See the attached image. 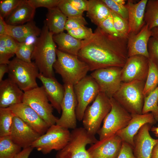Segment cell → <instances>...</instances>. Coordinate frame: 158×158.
Instances as JSON below:
<instances>
[{"label": "cell", "instance_id": "10", "mask_svg": "<svg viewBox=\"0 0 158 158\" xmlns=\"http://www.w3.org/2000/svg\"><path fill=\"white\" fill-rule=\"evenodd\" d=\"M22 102L32 108L49 127L56 124L59 118L53 115V108L42 86L24 92Z\"/></svg>", "mask_w": 158, "mask_h": 158}, {"label": "cell", "instance_id": "2", "mask_svg": "<svg viewBox=\"0 0 158 158\" xmlns=\"http://www.w3.org/2000/svg\"><path fill=\"white\" fill-rule=\"evenodd\" d=\"M53 35L45 21L35 43L32 56L39 72L48 77H54L53 66L56 60L57 49Z\"/></svg>", "mask_w": 158, "mask_h": 158}, {"label": "cell", "instance_id": "21", "mask_svg": "<svg viewBox=\"0 0 158 158\" xmlns=\"http://www.w3.org/2000/svg\"><path fill=\"white\" fill-rule=\"evenodd\" d=\"M37 78L41 82L47 98L53 108L60 114L65 92L63 85L60 84L54 77H46L39 73Z\"/></svg>", "mask_w": 158, "mask_h": 158}, {"label": "cell", "instance_id": "28", "mask_svg": "<svg viewBox=\"0 0 158 158\" xmlns=\"http://www.w3.org/2000/svg\"><path fill=\"white\" fill-rule=\"evenodd\" d=\"M45 22L50 32L55 35L63 32L67 17L58 6L48 9Z\"/></svg>", "mask_w": 158, "mask_h": 158}, {"label": "cell", "instance_id": "30", "mask_svg": "<svg viewBox=\"0 0 158 158\" xmlns=\"http://www.w3.org/2000/svg\"><path fill=\"white\" fill-rule=\"evenodd\" d=\"M144 20L151 30L158 26V0H148Z\"/></svg>", "mask_w": 158, "mask_h": 158}, {"label": "cell", "instance_id": "18", "mask_svg": "<svg viewBox=\"0 0 158 158\" xmlns=\"http://www.w3.org/2000/svg\"><path fill=\"white\" fill-rule=\"evenodd\" d=\"M131 118L128 125L116 134L123 141L134 147V138L140 128L145 124H155L157 122L151 113L144 114H132Z\"/></svg>", "mask_w": 158, "mask_h": 158}, {"label": "cell", "instance_id": "50", "mask_svg": "<svg viewBox=\"0 0 158 158\" xmlns=\"http://www.w3.org/2000/svg\"><path fill=\"white\" fill-rule=\"evenodd\" d=\"M8 66L7 64H0V82L2 80L3 77L5 73H8Z\"/></svg>", "mask_w": 158, "mask_h": 158}, {"label": "cell", "instance_id": "7", "mask_svg": "<svg viewBox=\"0 0 158 158\" xmlns=\"http://www.w3.org/2000/svg\"><path fill=\"white\" fill-rule=\"evenodd\" d=\"M97 140L95 135L89 134L83 127L76 128L71 132L69 141L58 151L55 158H90L86 146Z\"/></svg>", "mask_w": 158, "mask_h": 158}, {"label": "cell", "instance_id": "53", "mask_svg": "<svg viewBox=\"0 0 158 158\" xmlns=\"http://www.w3.org/2000/svg\"><path fill=\"white\" fill-rule=\"evenodd\" d=\"M151 130L154 133L155 136L158 137V126L157 127L153 126L151 127Z\"/></svg>", "mask_w": 158, "mask_h": 158}, {"label": "cell", "instance_id": "52", "mask_svg": "<svg viewBox=\"0 0 158 158\" xmlns=\"http://www.w3.org/2000/svg\"><path fill=\"white\" fill-rule=\"evenodd\" d=\"M151 31L152 37L158 39V26L153 28Z\"/></svg>", "mask_w": 158, "mask_h": 158}, {"label": "cell", "instance_id": "4", "mask_svg": "<svg viewBox=\"0 0 158 158\" xmlns=\"http://www.w3.org/2000/svg\"><path fill=\"white\" fill-rule=\"evenodd\" d=\"M145 81L122 83L113 97L131 114H142Z\"/></svg>", "mask_w": 158, "mask_h": 158}, {"label": "cell", "instance_id": "33", "mask_svg": "<svg viewBox=\"0 0 158 158\" xmlns=\"http://www.w3.org/2000/svg\"><path fill=\"white\" fill-rule=\"evenodd\" d=\"M15 116L8 107L0 108V137L9 136Z\"/></svg>", "mask_w": 158, "mask_h": 158}, {"label": "cell", "instance_id": "31", "mask_svg": "<svg viewBox=\"0 0 158 158\" xmlns=\"http://www.w3.org/2000/svg\"><path fill=\"white\" fill-rule=\"evenodd\" d=\"M158 85V68L149 59V69L143 90L145 97L153 91Z\"/></svg>", "mask_w": 158, "mask_h": 158}, {"label": "cell", "instance_id": "36", "mask_svg": "<svg viewBox=\"0 0 158 158\" xmlns=\"http://www.w3.org/2000/svg\"><path fill=\"white\" fill-rule=\"evenodd\" d=\"M22 0L0 1V16L3 18L8 16L19 5Z\"/></svg>", "mask_w": 158, "mask_h": 158}, {"label": "cell", "instance_id": "23", "mask_svg": "<svg viewBox=\"0 0 158 158\" xmlns=\"http://www.w3.org/2000/svg\"><path fill=\"white\" fill-rule=\"evenodd\" d=\"M147 1L141 0L134 3L132 0H128L125 5L128 12V34L138 33L145 24L144 14Z\"/></svg>", "mask_w": 158, "mask_h": 158}, {"label": "cell", "instance_id": "17", "mask_svg": "<svg viewBox=\"0 0 158 158\" xmlns=\"http://www.w3.org/2000/svg\"><path fill=\"white\" fill-rule=\"evenodd\" d=\"M8 108L15 116L41 135L45 133L49 127L32 108L25 103L22 102Z\"/></svg>", "mask_w": 158, "mask_h": 158}, {"label": "cell", "instance_id": "15", "mask_svg": "<svg viewBox=\"0 0 158 158\" xmlns=\"http://www.w3.org/2000/svg\"><path fill=\"white\" fill-rule=\"evenodd\" d=\"M123 141L115 134L105 139L97 140L87 150L90 158H117Z\"/></svg>", "mask_w": 158, "mask_h": 158}, {"label": "cell", "instance_id": "46", "mask_svg": "<svg viewBox=\"0 0 158 158\" xmlns=\"http://www.w3.org/2000/svg\"><path fill=\"white\" fill-rule=\"evenodd\" d=\"M0 36L3 37L5 46L7 49L11 53L15 54L18 42L8 35H4Z\"/></svg>", "mask_w": 158, "mask_h": 158}, {"label": "cell", "instance_id": "24", "mask_svg": "<svg viewBox=\"0 0 158 158\" xmlns=\"http://www.w3.org/2000/svg\"><path fill=\"white\" fill-rule=\"evenodd\" d=\"M35 9L28 0H22L19 5L5 18V20L9 25L25 24L33 20Z\"/></svg>", "mask_w": 158, "mask_h": 158}, {"label": "cell", "instance_id": "35", "mask_svg": "<svg viewBox=\"0 0 158 158\" xmlns=\"http://www.w3.org/2000/svg\"><path fill=\"white\" fill-rule=\"evenodd\" d=\"M114 28L122 37L127 38L128 34V21L111 11Z\"/></svg>", "mask_w": 158, "mask_h": 158}, {"label": "cell", "instance_id": "29", "mask_svg": "<svg viewBox=\"0 0 158 158\" xmlns=\"http://www.w3.org/2000/svg\"><path fill=\"white\" fill-rule=\"evenodd\" d=\"M21 148L9 136L0 137V158H14L21 151Z\"/></svg>", "mask_w": 158, "mask_h": 158}, {"label": "cell", "instance_id": "5", "mask_svg": "<svg viewBox=\"0 0 158 158\" xmlns=\"http://www.w3.org/2000/svg\"><path fill=\"white\" fill-rule=\"evenodd\" d=\"M8 78L24 92L38 87L36 78L39 73L34 62H28L16 57L8 64Z\"/></svg>", "mask_w": 158, "mask_h": 158}, {"label": "cell", "instance_id": "19", "mask_svg": "<svg viewBox=\"0 0 158 158\" xmlns=\"http://www.w3.org/2000/svg\"><path fill=\"white\" fill-rule=\"evenodd\" d=\"M152 33L145 24L138 33L128 34L127 37L128 57L140 55L149 59L148 44Z\"/></svg>", "mask_w": 158, "mask_h": 158}, {"label": "cell", "instance_id": "47", "mask_svg": "<svg viewBox=\"0 0 158 158\" xmlns=\"http://www.w3.org/2000/svg\"><path fill=\"white\" fill-rule=\"evenodd\" d=\"M76 9L81 12L87 11L88 1L86 0H68Z\"/></svg>", "mask_w": 158, "mask_h": 158}, {"label": "cell", "instance_id": "11", "mask_svg": "<svg viewBox=\"0 0 158 158\" xmlns=\"http://www.w3.org/2000/svg\"><path fill=\"white\" fill-rule=\"evenodd\" d=\"M77 104L76 109L77 120L82 121L85 111L100 92L99 86L90 75H86L73 85Z\"/></svg>", "mask_w": 158, "mask_h": 158}, {"label": "cell", "instance_id": "42", "mask_svg": "<svg viewBox=\"0 0 158 158\" xmlns=\"http://www.w3.org/2000/svg\"><path fill=\"white\" fill-rule=\"evenodd\" d=\"M98 26L110 35L116 37H123L120 35L114 28L111 14Z\"/></svg>", "mask_w": 158, "mask_h": 158}, {"label": "cell", "instance_id": "48", "mask_svg": "<svg viewBox=\"0 0 158 158\" xmlns=\"http://www.w3.org/2000/svg\"><path fill=\"white\" fill-rule=\"evenodd\" d=\"M33 149L31 146L23 149L14 158H28Z\"/></svg>", "mask_w": 158, "mask_h": 158}, {"label": "cell", "instance_id": "26", "mask_svg": "<svg viewBox=\"0 0 158 158\" xmlns=\"http://www.w3.org/2000/svg\"><path fill=\"white\" fill-rule=\"evenodd\" d=\"M53 39L59 50L70 54L77 56L82 45V40L77 39L68 33L64 32L54 35Z\"/></svg>", "mask_w": 158, "mask_h": 158}, {"label": "cell", "instance_id": "34", "mask_svg": "<svg viewBox=\"0 0 158 158\" xmlns=\"http://www.w3.org/2000/svg\"><path fill=\"white\" fill-rule=\"evenodd\" d=\"M34 44L25 42L18 43L15 54L17 58L28 62H31Z\"/></svg>", "mask_w": 158, "mask_h": 158}, {"label": "cell", "instance_id": "1", "mask_svg": "<svg viewBox=\"0 0 158 158\" xmlns=\"http://www.w3.org/2000/svg\"><path fill=\"white\" fill-rule=\"evenodd\" d=\"M127 38L116 37L97 26L92 35L82 40L78 56L90 71L112 67L122 68L128 57Z\"/></svg>", "mask_w": 158, "mask_h": 158}, {"label": "cell", "instance_id": "8", "mask_svg": "<svg viewBox=\"0 0 158 158\" xmlns=\"http://www.w3.org/2000/svg\"><path fill=\"white\" fill-rule=\"evenodd\" d=\"M111 109L103 120L102 126L97 132L99 140L115 135L125 128L131 118V115L113 97L110 98Z\"/></svg>", "mask_w": 158, "mask_h": 158}, {"label": "cell", "instance_id": "32", "mask_svg": "<svg viewBox=\"0 0 158 158\" xmlns=\"http://www.w3.org/2000/svg\"><path fill=\"white\" fill-rule=\"evenodd\" d=\"M151 112L157 122H158V85L144 98L142 114Z\"/></svg>", "mask_w": 158, "mask_h": 158}, {"label": "cell", "instance_id": "41", "mask_svg": "<svg viewBox=\"0 0 158 158\" xmlns=\"http://www.w3.org/2000/svg\"><path fill=\"white\" fill-rule=\"evenodd\" d=\"M88 24L83 16L68 17L66 24L65 30H68L76 28Z\"/></svg>", "mask_w": 158, "mask_h": 158}, {"label": "cell", "instance_id": "3", "mask_svg": "<svg viewBox=\"0 0 158 158\" xmlns=\"http://www.w3.org/2000/svg\"><path fill=\"white\" fill-rule=\"evenodd\" d=\"M57 58L53 65L56 73L61 76L64 83L76 84L87 75L90 71L87 65L78 56L56 49Z\"/></svg>", "mask_w": 158, "mask_h": 158}, {"label": "cell", "instance_id": "37", "mask_svg": "<svg viewBox=\"0 0 158 158\" xmlns=\"http://www.w3.org/2000/svg\"><path fill=\"white\" fill-rule=\"evenodd\" d=\"M111 11L128 21V12L126 5L118 4L114 0H102Z\"/></svg>", "mask_w": 158, "mask_h": 158}, {"label": "cell", "instance_id": "12", "mask_svg": "<svg viewBox=\"0 0 158 158\" xmlns=\"http://www.w3.org/2000/svg\"><path fill=\"white\" fill-rule=\"evenodd\" d=\"M122 68L112 67L95 70L90 75L98 84L100 92L109 98L113 97L120 87Z\"/></svg>", "mask_w": 158, "mask_h": 158}, {"label": "cell", "instance_id": "25", "mask_svg": "<svg viewBox=\"0 0 158 158\" xmlns=\"http://www.w3.org/2000/svg\"><path fill=\"white\" fill-rule=\"evenodd\" d=\"M41 30L32 20L24 24L11 25L7 24V34L12 37L17 42H25L29 37H38Z\"/></svg>", "mask_w": 158, "mask_h": 158}, {"label": "cell", "instance_id": "43", "mask_svg": "<svg viewBox=\"0 0 158 158\" xmlns=\"http://www.w3.org/2000/svg\"><path fill=\"white\" fill-rule=\"evenodd\" d=\"M32 6L35 9L44 7L48 9L58 6L61 0H28Z\"/></svg>", "mask_w": 158, "mask_h": 158}, {"label": "cell", "instance_id": "44", "mask_svg": "<svg viewBox=\"0 0 158 158\" xmlns=\"http://www.w3.org/2000/svg\"><path fill=\"white\" fill-rule=\"evenodd\" d=\"M15 54L7 49L3 37L0 36V64H8L10 59Z\"/></svg>", "mask_w": 158, "mask_h": 158}, {"label": "cell", "instance_id": "13", "mask_svg": "<svg viewBox=\"0 0 158 158\" xmlns=\"http://www.w3.org/2000/svg\"><path fill=\"white\" fill-rule=\"evenodd\" d=\"M64 95L61 104V114L56 124L69 129L77 127L76 109L77 104L73 85L64 83Z\"/></svg>", "mask_w": 158, "mask_h": 158}, {"label": "cell", "instance_id": "49", "mask_svg": "<svg viewBox=\"0 0 158 158\" xmlns=\"http://www.w3.org/2000/svg\"><path fill=\"white\" fill-rule=\"evenodd\" d=\"M7 24L4 18L0 16V36L7 35Z\"/></svg>", "mask_w": 158, "mask_h": 158}, {"label": "cell", "instance_id": "40", "mask_svg": "<svg viewBox=\"0 0 158 158\" xmlns=\"http://www.w3.org/2000/svg\"><path fill=\"white\" fill-rule=\"evenodd\" d=\"M147 48L149 59L158 68V39L151 37L149 40Z\"/></svg>", "mask_w": 158, "mask_h": 158}, {"label": "cell", "instance_id": "51", "mask_svg": "<svg viewBox=\"0 0 158 158\" xmlns=\"http://www.w3.org/2000/svg\"><path fill=\"white\" fill-rule=\"evenodd\" d=\"M150 158H158V142L153 148Z\"/></svg>", "mask_w": 158, "mask_h": 158}, {"label": "cell", "instance_id": "27", "mask_svg": "<svg viewBox=\"0 0 158 158\" xmlns=\"http://www.w3.org/2000/svg\"><path fill=\"white\" fill-rule=\"evenodd\" d=\"M87 16L97 26L111 14V11L102 0H89Z\"/></svg>", "mask_w": 158, "mask_h": 158}, {"label": "cell", "instance_id": "20", "mask_svg": "<svg viewBox=\"0 0 158 158\" xmlns=\"http://www.w3.org/2000/svg\"><path fill=\"white\" fill-rule=\"evenodd\" d=\"M152 125H144L134 138L133 152L136 158H150L153 148L158 142V139L153 138L150 134Z\"/></svg>", "mask_w": 158, "mask_h": 158}, {"label": "cell", "instance_id": "54", "mask_svg": "<svg viewBox=\"0 0 158 158\" xmlns=\"http://www.w3.org/2000/svg\"><path fill=\"white\" fill-rule=\"evenodd\" d=\"M116 3L120 5H125L126 0H114Z\"/></svg>", "mask_w": 158, "mask_h": 158}, {"label": "cell", "instance_id": "6", "mask_svg": "<svg viewBox=\"0 0 158 158\" xmlns=\"http://www.w3.org/2000/svg\"><path fill=\"white\" fill-rule=\"evenodd\" d=\"M111 109L110 98L100 92L85 111L82 120L83 127L89 134L95 135Z\"/></svg>", "mask_w": 158, "mask_h": 158}, {"label": "cell", "instance_id": "22", "mask_svg": "<svg viewBox=\"0 0 158 158\" xmlns=\"http://www.w3.org/2000/svg\"><path fill=\"white\" fill-rule=\"evenodd\" d=\"M24 92L9 78L0 82V108L22 102Z\"/></svg>", "mask_w": 158, "mask_h": 158}, {"label": "cell", "instance_id": "45", "mask_svg": "<svg viewBox=\"0 0 158 158\" xmlns=\"http://www.w3.org/2000/svg\"><path fill=\"white\" fill-rule=\"evenodd\" d=\"M117 158H136L133 152V147L123 141L121 148Z\"/></svg>", "mask_w": 158, "mask_h": 158}, {"label": "cell", "instance_id": "9", "mask_svg": "<svg viewBox=\"0 0 158 158\" xmlns=\"http://www.w3.org/2000/svg\"><path fill=\"white\" fill-rule=\"evenodd\" d=\"M71 134L69 129L54 124L49 127L46 133L40 135L31 147L44 154L53 150L59 151L67 145Z\"/></svg>", "mask_w": 158, "mask_h": 158}, {"label": "cell", "instance_id": "16", "mask_svg": "<svg viewBox=\"0 0 158 158\" xmlns=\"http://www.w3.org/2000/svg\"><path fill=\"white\" fill-rule=\"evenodd\" d=\"M40 135L19 118L14 116L9 136L16 144L25 148L31 146Z\"/></svg>", "mask_w": 158, "mask_h": 158}, {"label": "cell", "instance_id": "39", "mask_svg": "<svg viewBox=\"0 0 158 158\" xmlns=\"http://www.w3.org/2000/svg\"><path fill=\"white\" fill-rule=\"evenodd\" d=\"M68 33L74 38L80 40H84L90 37L93 32L91 28L85 26L67 31Z\"/></svg>", "mask_w": 158, "mask_h": 158}, {"label": "cell", "instance_id": "38", "mask_svg": "<svg viewBox=\"0 0 158 158\" xmlns=\"http://www.w3.org/2000/svg\"><path fill=\"white\" fill-rule=\"evenodd\" d=\"M58 7L67 18L83 16V13L76 9L68 0H61Z\"/></svg>", "mask_w": 158, "mask_h": 158}, {"label": "cell", "instance_id": "14", "mask_svg": "<svg viewBox=\"0 0 158 158\" xmlns=\"http://www.w3.org/2000/svg\"><path fill=\"white\" fill-rule=\"evenodd\" d=\"M149 69V59L140 55L128 58L122 68L121 79L122 83L135 80L145 81Z\"/></svg>", "mask_w": 158, "mask_h": 158}]
</instances>
